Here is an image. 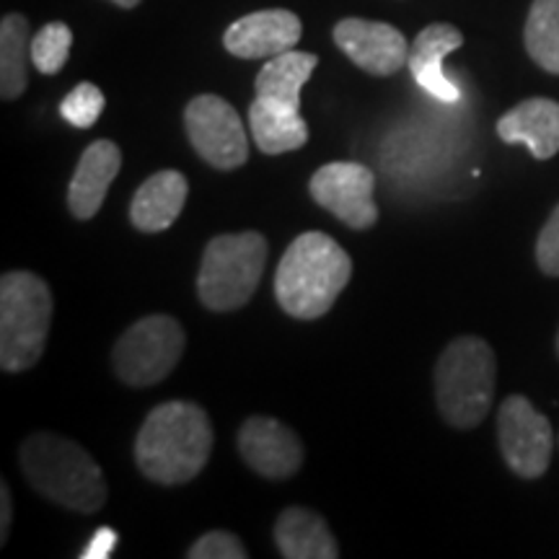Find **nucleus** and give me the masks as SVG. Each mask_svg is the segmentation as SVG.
I'll use <instances>...</instances> for the list:
<instances>
[{
	"instance_id": "obj_1",
	"label": "nucleus",
	"mask_w": 559,
	"mask_h": 559,
	"mask_svg": "<svg viewBox=\"0 0 559 559\" xmlns=\"http://www.w3.org/2000/svg\"><path fill=\"white\" fill-rule=\"evenodd\" d=\"M213 453V425L192 402H166L151 409L135 438V464L145 479L164 487L192 481Z\"/></svg>"
},
{
	"instance_id": "obj_2",
	"label": "nucleus",
	"mask_w": 559,
	"mask_h": 559,
	"mask_svg": "<svg viewBox=\"0 0 559 559\" xmlns=\"http://www.w3.org/2000/svg\"><path fill=\"white\" fill-rule=\"evenodd\" d=\"M353 277V260L332 236L309 230L285 249L275 275V296L293 319L324 317Z\"/></svg>"
},
{
	"instance_id": "obj_3",
	"label": "nucleus",
	"mask_w": 559,
	"mask_h": 559,
	"mask_svg": "<svg viewBox=\"0 0 559 559\" xmlns=\"http://www.w3.org/2000/svg\"><path fill=\"white\" fill-rule=\"evenodd\" d=\"M21 472L45 500L75 513H96L107 502L102 466L75 440L34 432L19 449Z\"/></svg>"
},
{
	"instance_id": "obj_4",
	"label": "nucleus",
	"mask_w": 559,
	"mask_h": 559,
	"mask_svg": "<svg viewBox=\"0 0 559 559\" xmlns=\"http://www.w3.org/2000/svg\"><path fill=\"white\" fill-rule=\"evenodd\" d=\"M495 376H498V362L485 340H453L436 362L440 417L456 430H474L481 425L495 396Z\"/></svg>"
},
{
	"instance_id": "obj_5",
	"label": "nucleus",
	"mask_w": 559,
	"mask_h": 559,
	"mask_svg": "<svg viewBox=\"0 0 559 559\" xmlns=\"http://www.w3.org/2000/svg\"><path fill=\"white\" fill-rule=\"evenodd\" d=\"M50 285L34 272H5L0 280V368L21 373L39 362L52 324Z\"/></svg>"
},
{
	"instance_id": "obj_6",
	"label": "nucleus",
	"mask_w": 559,
	"mask_h": 559,
	"mask_svg": "<svg viewBox=\"0 0 559 559\" xmlns=\"http://www.w3.org/2000/svg\"><path fill=\"white\" fill-rule=\"evenodd\" d=\"M267 239L257 230L223 234L202 251L198 296L210 311H236L260 288L267 264Z\"/></svg>"
},
{
	"instance_id": "obj_7",
	"label": "nucleus",
	"mask_w": 559,
	"mask_h": 559,
	"mask_svg": "<svg viewBox=\"0 0 559 559\" xmlns=\"http://www.w3.org/2000/svg\"><path fill=\"white\" fill-rule=\"evenodd\" d=\"M185 345L187 334L174 317L153 313L140 319L124 330L111 353L117 379L128 386H153L177 368Z\"/></svg>"
},
{
	"instance_id": "obj_8",
	"label": "nucleus",
	"mask_w": 559,
	"mask_h": 559,
	"mask_svg": "<svg viewBox=\"0 0 559 559\" xmlns=\"http://www.w3.org/2000/svg\"><path fill=\"white\" fill-rule=\"evenodd\" d=\"M185 130L192 148L218 171H234L249 160V140L239 111L215 94H202L187 104Z\"/></svg>"
},
{
	"instance_id": "obj_9",
	"label": "nucleus",
	"mask_w": 559,
	"mask_h": 559,
	"mask_svg": "<svg viewBox=\"0 0 559 559\" xmlns=\"http://www.w3.org/2000/svg\"><path fill=\"white\" fill-rule=\"evenodd\" d=\"M373 190V171L355 160H334L321 166L309 181V192L317 205L330 210L334 218L353 230H368L379 221Z\"/></svg>"
},
{
	"instance_id": "obj_10",
	"label": "nucleus",
	"mask_w": 559,
	"mask_h": 559,
	"mask_svg": "<svg viewBox=\"0 0 559 559\" xmlns=\"http://www.w3.org/2000/svg\"><path fill=\"white\" fill-rule=\"evenodd\" d=\"M498 438L506 464L523 479H539L551 461V425L526 396L513 394L502 402Z\"/></svg>"
},
{
	"instance_id": "obj_11",
	"label": "nucleus",
	"mask_w": 559,
	"mask_h": 559,
	"mask_svg": "<svg viewBox=\"0 0 559 559\" xmlns=\"http://www.w3.org/2000/svg\"><path fill=\"white\" fill-rule=\"evenodd\" d=\"M236 443L243 461L264 479H288L304 466V443L275 417H249Z\"/></svg>"
},
{
	"instance_id": "obj_12",
	"label": "nucleus",
	"mask_w": 559,
	"mask_h": 559,
	"mask_svg": "<svg viewBox=\"0 0 559 559\" xmlns=\"http://www.w3.org/2000/svg\"><path fill=\"white\" fill-rule=\"evenodd\" d=\"M334 41L349 60L370 75H394L409 60V47L396 26L368 19H342Z\"/></svg>"
},
{
	"instance_id": "obj_13",
	"label": "nucleus",
	"mask_w": 559,
	"mask_h": 559,
	"mask_svg": "<svg viewBox=\"0 0 559 559\" xmlns=\"http://www.w3.org/2000/svg\"><path fill=\"white\" fill-rule=\"evenodd\" d=\"M300 34H304V24L296 13L270 9L234 21L223 34V45L236 58L260 60L293 50L300 41Z\"/></svg>"
},
{
	"instance_id": "obj_14",
	"label": "nucleus",
	"mask_w": 559,
	"mask_h": 559,
	"mask_svg": "<svg viewBox=\"0 0 559 559\" xmlns=\"http://www.w3.org/2000/svg\"><path fill=\"white\" fill-rule=\"evenodd\" d=\"M464 45V34L453 24H430L417 34L415 45L409 47L407 66L412 70V79L425 94L436 96L438 102L453 104L461 99L456 83L449 81L443 73L445 55L456 52Z\"/></svg>"
},
{
	"instance_id": "obj_15",
	"label": "nucleus",
	"mask_w": 559,
	"mask_h": 559,
	"mask_svg": "<svg viewBox=\"0 0 559 559\" xmlns=\"http://www.w3.org/2000/svg\"><path fill=\"white\" fill-rule=\"evenodd\" d=\"M120 166L122 151L111 140H96L83 151L68 187V207L75 218L88 221L99 213Z\"/></svg>"
},
{
	"instance_id": "obj_16",
	"label": "nucleus",
	"mask_w": 559,
	"mask_h": 559,
	"mask_svg": "<svg viewBox=\"0 0 559 559\" xmlns=\"http://www.w3.org/2000/svg\"><path fill=\"white\" fill-rule=\"evenodd\" d=\"M498 135L502 143H523L531 156L549 160L559 153V102L542 96L521 102L500 117Z\"/></svg>"
},
{
	"instance_id": "obj_17",
	"label": "nucleus",
	"mask_w": 559,
	"mask_h": 559,
	"mask_svg": "<svg viewBox=\"0 0 559 559\" xmlns=\"http://www.w3.org/2000/svg\"><path fill=\"white\" fill-rule=\"evenodd\" d=\"M187 194H190V181H187L185 174L171 169L156 171L132 194V226L143 230V234H160V230L174 226V221L179 218L181 210H185Z\"/></svg>"
},
{
	"instance_id": "obj_18",
	"label": "nucleus",
	"mask_w": 559,
	"mask_h": 559,
	"mask_svg": "<svg viewBox=\"0 0 559 559\" xmlns=\"http://www.w3.org/2000/svg\"><path fill=\"white\" fill-rule=\"evenodd\" d=\"M275 544L285 559H337L340 544L326 521L309 508H285L275 523Z\"/></svg>"
},
{
	"instance_id": "obj_19",
	"label": "nucleus",
	"mask_w": 559,
	"mask_h": 559,
	"mask_svg": "<svg viewBox=\"0 0 559 559\" xmlns=\"http://www.w3.org/2000/svg\"><path fill=\"white\" fill-rule=\"evenodd\" d=\"M249 128L257 148L267 156L298 151L309 143V124L300 117V109H290L264 96H257L249 107Z\"/></svg>"
},
{
	"instance_id": "obj_20",
	"label": "nucleus",
	"mask_w": 559,
	"mask_h": 559,
	"mask_svg": "<svg viewBox=\"0 0 559 559\" xmlns=\"http://www.w3.org/2000/svg\"><path fill=\"white\" fill-rule=\"evenodd\" d=\"M317 66L319 58L311 52L288 50L283 55H275L260 70V75H257V96L285 104L290 109H300V91L309 83Z\"/></svg>"
},
{
	"instance_id": "obj_21",
	"label": "nucleus",
	"mask_w": 559,
	"mask_h": 559,
	"mask_svg": "<svg viewBox=\"0 0 559 559\" xmlns=\"http://www.w3.org/2000/svg\"><path fill=\"white\" fill-rule=\"evenodd\" d=\"M29 58V21L21 13H9L0 21V96L5 102H16L26 91V83H29L26 62Z\"/></svg>"
},
{
	"instance_id": "obj_22",
	"label": "nucleus",
	"mask_w": 559,
	"mask_h": 559,
	"mask_svg": "<svg viewBox=\"0 0 559 559\" xmlns=\"http://www.w3.org/2000/svg\"><path fill=\"white\" fill-rule=\"evenodd\" d=\"M523 41L536 66L551 75H559V0L531 3Z\"/></svg>"
},
{
	"instance_id": "obj_23",
	"label": "nucleus",
	"mask_w": 559,
	"mask_h": 559,
	"mask_svg": "<svg viewBox=\"0 0 559 559\" xmlns=\"http://www.w3.org/2000/svg\"><path fill=\"white\" fill-rule=\"evenodd\" d=\"M70 47H73V32L62 21L41 26L32 39V62L39 73L55 75L66 68L70 58Z\"/></svg>"
},
{
	"instance_id": "obj_24",
	"label": "nucleus",
	"mask_w": 559,
	"mask_h": 559,
	"mask_svg": "<svg viewBox=\"0 0 559 559\" xmlns=\"http://www.w3.org/2000/svg\"><path fill=\"white\" fill-rule=\"evenodd\" d=\"M104 104H107V99H104L99 86H94V83H79V86L62 99L60 115L62 120L73 124V128L88 130L99 122Z\"/></svg>"
},
{
	"instance_id": "obj_25",
	"label": "nucleus",
	"mask_w": 559,
	"mask_h": 559,
	"mask_svg": "<svg viewBox=\"0 0 559 559\" xmlns=\"http://www.w3.org/2000/svg\"><path fill=\"white\" fill-rule=\"evenodd\" d=\"M190 559H247L249 551L243 549L239 536L228 534V531H210V534L200 536L187 551Z\"/></svg>"
},
{
	"instance_id": "obj_26",
	"label": "nucleus",
	"mask_w": 559,
	"mask_h": 559,
	"mask_svg": "<svg viewBox=\"0 0 559 559\" xmlns=\"http://www.w3.org/2000/svg\"><path fill=\"white\" fill-rule=\"evenodd\" d=\"M536 262L549 277H559V205L551 210L549 221L544 223L539 239H536Z\"/></svg>"
},
{
	"instance_id": "obj_27",
	"label": "nucleus",
	"mask_w": 559,
	"mask_h": 559,
	"mask_svg": "<svg viewBox=\"0 0 559 559\" xmlns=\"http://www.w3.org/2000/svg\"><path fill=\"white\" fill-rule=\"evenodd\" d=\"M117 547V531L109 526H102L88 542L86 551H81V559H107Z\"/></svg>"
},
{
	"instance_id": "obj_28",
	"label": "nucleus",
	"mask_w": 559,
	"mask_h": 559,
	"mask_svg": "<svg viewBox=\"0 0 559 559\" xmlns=\"http://www.w3.org/2000/svg\"><path fill=\"white\" fill-rule=\"evenodd\" d=\"M13 521V502H11V489L9 485H0V544L9 539V528Z\"/></svg>"
},
{
	"instance_id": "obj_29",
	"label": "nucleus",
	"mask_w": 559,
	"mask_h": 559,
	"mask_svg": "<svg viewBox=\"0 0 559 559\" xmlns=\"http://www.w3.org/2000/svg\"><path fill=\"white\" fill-rule=\"evenodd\" d=\"M115 5H120V9H135L140 0H111Z\"/></svg>"
},
{
	"instance_id": "obj_30",
	"label": "nucleus",
	"mask_w": 559,
	"mask_h": 559,
	"mask_svg": "<svg viewBox=\"0 0 559 559\" xmlns=\"http://www.w3.org/2000/svg\"><path fill=\"white\" fill-rule=\"evenodd\" d=\"M557 353H559V332H557Z\"/></svg>"
}]
</instances>
